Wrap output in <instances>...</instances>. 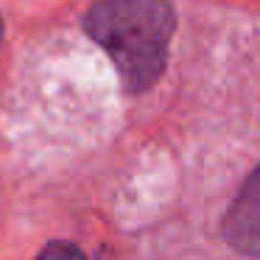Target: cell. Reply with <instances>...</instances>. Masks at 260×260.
<instances>
[{
    "label": "cell",
    "mask_w": 260,
    "mask_h": 260,
    "mask_svg": "<svg viewBox=\"0 0 260 260\" xmlns=\"http://www.w3.org/2000/svg\"><path fill=\"white\" fill-rule=\"evenodd\" d=\"M84 31L109 56L123 87L137 95L162 76L176 12L168 0H95L84 14Z\"/></svg>",
    "instance_id": "obj_1"
},
{
    "label": "cell",
    "mask_w": 260,
    "mask_h": 260,
    "mask_svg": "<svg viewBox=\"0 0 260 260\" xmlns=\"http://www.w3.org/2000/svg\"><path fill=\"white\" fill-rule=\"evenodd\" d=\"M224 238L235 252L260 257V165L252 171L226 213Z\"/></svg>",
    "instance_id": "obj_2"
},
{
    "label": "cell",
    "mask_w": 260,
    "mask_h": 260,
    "mask_svg": "<svg viewBox=\"0 0 260 260\" xmlns=\"http://www.w3.org/2000/svg\"><path fill=\"white\" fill-rule=\"evenodd\" d=\"M37 260H87V257H84V252H81L79 246H73V243L53 241V243H48V246L42 249Z\"/></svg>",
    "instance_id": "obj_3"
},
{
    "label": "cell",
    "mask_w": 260,
    "mask_h": 260,
    "mask_svg": "<svg viewBox=\"0 0 260 260\" xmlns=\"http://www.w3.org/2000/svg\"><path fill=\"white\" fill-rule=\"evenodd\" d=\"M0 45H3V17H0Z\"/></svg>",
    "instance_id": "obj_4"
}]
</instances>
